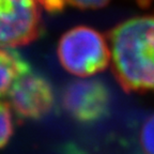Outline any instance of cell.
<instances>
[{"label":"cell","instance_id":"cell-1","mask_svg":"<svg viewBox=\"0 0 154 154\" xmlns=\"http://www.w3.org/2000/svg\"><path fill=\"white\" fill-rule=\"evenodd\" d=\"M111 69L128 93L154 91V13L134 16L108 34Z\"/></svg>","mask_w":154,"mask_h":154},{"label":"cell","instance_id":"cell-2","mask_svg":"<svg viewBox=\"0 0 154 154\" xmlns=\"http://www.w3.org/2000/svg\"><path fill=\"white\" fill-rule=\"evenodd\" d=\"M57 54L63 69L82 78L104 71L111 60L109 42L88 26H77L65 32L58 43Z\"/></svg>","mask_w":154,"mask_h":154},{"label":"cell","instance_id":"cell-3","mask_svg":"<svg viewBox=\"0 0 154 154\" xmlns=\"http://www.w3.org/2000/svg\"><path fill=\"white\" fill-rule=\"evenodd\" d=\"M38 0H0V48L31 43L42 30Z\"/></svg>","mask_w":154,"mask_h":154},{"label":"cell","instance_id":"cell-4","mask_svg":"<svg viewBox=\"0 0 154 154\" xmlns=\"http://www.w3.org/2000/svg\"><path fill=\"white\" fill-rule=\"evenodd\" d=\"M62 104L67 113L77 121L94 122L107 113L110 104V93L100 79H77L65 87Z\"/></svg>","mask_w":154,"mask_h":154},{"label":"cell","instance_id":"cell-5","mask_svg":"<svg viewBox=\"0 0 154 154\" xmlns=\"http://www.w3.org/2000/svg\"><path fill=\"white\" fill-rule=\"evenodd\" d=\"M8 96L11 108L19 119H40L47 115L54 105L51 84L31 70L19 77Z\"/></svg>","mask_w":154,"mask_h":154},{"label":"cell","instance_id":"cell-6","mask_svg":"<svg viewBox=\"0 0 154 154\" xmlns=\"http://www.w3.org/2000/svg\"><path fill=\"white\" fill-rule=\"evenodd\" d=\"M30 70L27 61L17 53L0 48V99L8 95L19 77Z\"/></svg>","mask_w":154,"mask_h":154},{"label":"cell","instance_id":"cell-7","mask_svg":"<svg viewBox=\"0 0 154 154\" xmlns=\"http://www.w3.org/2000/svg\"><path fill=\"white\" fill-rule=\"evenodd\" d=\"M110 0H40L42 8L51 13L60 12L66 5L82 10H96L104 8Z\"/></svg>","mask_w":154,"mask_h":154},{"label":"cell","instance_id":"cell-8","mask_svg":"<svg viewBox=\"0 0 154 154\" xmlns=\"http://www.w3.org/2000/svg\"><path fill=\"white\" fill-rule=\"evenodd\" d=\"M14 131L11 108L5 102L0 101V149L7 146Z\"/></svg>","mask_w":154,"mask_h":154},{"label":"cell","instance_id":"cell-9","mask_svg":"<svg viewBox=\"0 0 154 154\" xmlns=\"http://www.w3.org/2000/svg\"><path fill=\"white\" fill-rule=\"evenodd\" d=\"M139 142L143 154H154V113L149 116L140 130Z\"/></svg>","mask_w":154,"mask_h":154},{"label":"cell","instance_id":"cell-10","mask_svg":"<svg viewBox=\"0 0 154 154\" xmlns=\"http://www.w3.org/2000/svg\"><path fill=\"white\" fill-rule=\"evenodd\" d=\"M38 1H40V0H38Z\"/></svg>","mask_w":154,"mask_h":154}]
</instances>
